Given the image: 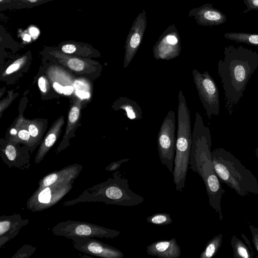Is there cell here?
<instances>
[{"label":"cell","mask_w":258,"mask_h":258,"mask_svg":"<svg viewBox=\"0 0 258 258\" xmlns=\"http://www.w3.org/2000/svg\"><path fill=\"white\" fill-rule=\"evenodd\" d=\"M212 162L219 180L240 196L258 197V180L252 172L229 152L217 149L211 153Z\"/></svg>","instance_id":"obj_3"},{"label":"cell","mask_w":258,"mask_h":258,"mask_svg":"<svg viewBox=\"0 0 258 258\" xmlns=\"http://www.w3.org/2000/svg\"><path fill=\"white\" fill-rule=\"evenodd\" d=\"M75 249L86 255L102 258H124L119 250L92 238L75 237L71 238Z\"/></svg>","instance_id":"obj_10"},{"label":"cell","mask_w":258,"mask_h":258,"mask_svg":"<svg viewBox=\"0 0 258 258\" xmlns=\"http://www.w3.org/2000/svg\"><path fill=\"white\" fill-rule=\"evenodd\" d=\"M258 66L243 62L229 65L219 64V75L225 92L227 107L238 103L251 75Z\"/></svg>","instance_id":"obj_5"},{"label":"cell","mask_w":258,"mask_h":258,"mask_svg":"<svg viewBox=\"0 0 258 258\" xmlns=\"http://www.w3.org/2000/svg\"><path fill=\"white\" fill-rule=\"evenodd\" d=\"M222 243V235L219 234L209 240L201 253L200 258H211L215 257L219 250Z\"/></svg>","instance_id":"obj_19"},{"label":"cell","mask_w":258,"mask_h":258,"mask_svg":"<svg viewBox=\"0 0 258 258\" xmlns=\"http://www.w3.org/2000/svg\"><path fill=\"white\" fill-rule=\"evenodd\" d=\"M83 169L79 164L68 165L59 171L51 173L43 177L39 182V187L43 188L55 184L74 183Z\"/></svg>","instance_id":"obj_13"},{"label":"cell","mask_w":258,"mask_h":258,"mask_svg":"<svg viewBox=\"0 0 258 258\" xmlns=\"http://www.w3.org/2000/svg\"><path fill=\"white\" fill-rule=\"evenodd\" d=\"M233 256L235 258H253L255 253L251 246H247L244 242L234 236L231 240Z\"/></svg>","instance_id":"obj_18"},{"label":"cell","mask_w":258,"mask_h":258,"mask_svg":"<svg viewBox=\"0 0 258 258\" xmlns=\"http://www.w3.org/2000/svg\"><path fill=\"white\" fill-rule=\"evenodd\" d=\"M249 225L252 236L253 243L258 253V229L250 223H249Z\"/></svg>","instance_id":"obj_26"},{"label":"cell","mask_w":258,"mask_h":258,"mask_svg":"<svg viewBox=\"0 0 258 258\" xmlns=\"http://www.w3.org/2000/svg\"><path fill=\"white\" fill-rule=\"evenodd\" d=\"M130 160L129 159H123L119 161H114L111 163L105 168V171L108 172H114L119 169L121 165L124 162H126Z\"/></svg>","instance_id":"obj_25"},{"label":"cell","mask_w":258,"mask_h":258,"mask_svg":"<svg viewBox=\"0 0 258 258\" xmlns=\"http://www.w3.org/2000/svg\"><path fill=\"white\" fill-rule=\"evenodd\" d=\"M29 222V220L23 219L20 214L0 217V249L16 237Z\"/></svg>","instance_id":"obj_12"},{"label":"cell","mask_w":258,"mask_h":258,"mask_svg":"<svg viewBox=\"0 0 258 258\" xmlns=\"http://www.w3.org/2000/svg\"><path fill=\"white\" fill-rule=\"evenodd\" d=\"M116 110H123L127 117L131 120H138L143 117L142 110L136 102L126 97L119 98L113 104Z\"/></svg>","instance_id":"obj_16"},{"label":"cell","mask_w":258,"mask_h":258,"mask_svg":"<svg viewBox=\"0 0 258 258\" xmlns=\"http://www.w3.org/2000/svg\"><path fill=\"white\" fill-rule=\"evenodd\" d=\"M256 157H257V159L258 160V149L256 151Z\"/></svg>","instance_id":"obj_34"},{"label":"cell","mask_w":258,"mask_h":258,"mask_svg":"<svg viewBox=\"0 0 258 258\" xmlns=\"http://www.w3.org/2000/svg\"><path fill=\"white\" fill-rule=\"evenodd\" d=\"M37 251V248L32 245H25L23 246L12 258H28L32 256Z\"/></svg>","instance_id":"obj_23"},{"label":"cell","mask_w":258,"mask_h":258,"mask_svg":"<svg viewBox=\"0 0 258 258\" xmlns=\"http://www.w3.org/2000/svg\"><path fill=\"white\" fill-rule=\"evenodd\" d=\"M27 59V57L24 56L16 60L7 69L5 74H10L18 70L26 62Z\"/></svg>","instance_id":"obj_24"},{"label":"cell","mask_w":258,"mask_h":258,"mask_svg":"<svg viewBox=\"0 0 258 258\" xmlns=\"http://www.w3.org/2000/svg\"><path fill=\"white\" fill-rule=\"evenodd\" d=\"M178 131L173 173L176 190L182 192L190 166L192 132L190 111L183 92L179 91Z\"/></svg>","instance_id":"obj_4"},{"label":"cell","mask_w":258,"mask_h":258,"mask_svg":"<svg viewBox=\"0 0 258 258\" xmlns=\"http://www.w3.org/2000/svg\"><path fill=\"white\" fill-rule=\"evenodd\" d=\"M253 4L255 6H258V0H253Z\"/></svg>","instance_id":"obj_33"},{"label":"cell","mask_w":258,"mask_h":258,"mask_svg":"<svg viewBox=\"0 0 258 258\" xmlns=\"http://www.w3.org/2000/svg\"><path fill=\"white\" fill-rule=\"evenodd\" d=\"M204 16L207 20L212 21H218L221 18L220 15L218 12L215 11L206 12L204 13Z\"/></svg>","instance_id":"obj_27"},{"label":"cell","mask_w":258,"mask_h":258,"mask_svg":"<svg viewBox=\"0 0 258 258\" xmlns=\"http://www.w3.org/2000/svg\"><path fill=\"white\" fill-rule=\"evenodd\" d=\"M74 183L55 184L38 188L27 201V208L32 212L47 210L61 200L72 189Z\"/></svg>","instance_id":"obj_8"},{"label":"cell","mask_w":258,"mask_h":258,"mask_svg":"<svg viewBox=\"0 0 258 258\" xmlns=\"http://www.w3.org/2000/svg\"><path fill=\"white\" fill-rule=\"evenodd\" d=\"M63 117L60 118L50 130L40 145L35 158V162L40 163L48 154L58 139L64 124Z\"/></svg>","instance_id":"obj_15"},{"label":"cell","mask_w":258,"mask_h":258,"mask_svg":"<svg viewBox=\"0 0 258 258\" xmlns=\"http://www.w3.org/2000/svg\"><path fill=\"white\" fill-rule=\"evenodd\" d=\"M54 0H11L9 9L32 8Z\"/></svg>","instance_id":"obj_21"},{"label":"cell","mask_w":258,"mask_h":258,"mask_svg":"<svg viewBox=\"0 0 258 258\" xmlns=\"http://www.w3.org/2000/svg\"><path fill=\"white\" fill-rule=\"evenodd\" d=\"M49 54L58 59L61 63L65 64L74 71L81 72L85 67L86 62L83 60L70 56L57 49L49 51Z\"/></svg>","instance_id":"obj_17"},{"label":"cell","mask_w":258,"mask_h":258,"mask_svg":"<svg viewBox=\"0 0 258 258\" xmlns=\"http://www.w3.org/2000/svg\"><path fill=\"white\" fill-rule=\"evenodd\" d=\"M52 231L55 236L69 239L75 237L114 238L120 234L118 231L101 226L73 220L60 222L53 227Z\"/></svg>","instance_id":"obj_6"},{"label":"cell","mask_w":258,"mask_h":258,"mask_svg":"<svg viewBox=\"0 0 258 258\" xmlns=\"http://www.w3.org/2000/svg\"><path fill=\"white\" fill-rule=\"evenodd\" d=\"M147 253L160 258H179L181 249L176 238L158 240L146 247Z\"/></svg>","instance_id":"obj_14"},{"label":"cell","mask_w":258,"mask_h":258,"mask_svg":"<svg viewBox=\"0 0 258 258\" xmlns=\"http://www.w3.org/2000/svg\"><path fill=\"white\" fill-rule=\"evenodd\" d=\"M11 0H0V10L1 11L9 9Z\"/></svg>","instance_id":"obj_30"},{"label":"cell","mask_w":258,"mask_h":258,"mask_svg":"<svg viewBox=\"0 0 258 258\" xmlns=\"http://www.w3.org/2000/svg\"><path fill=\"white\" fill-rule=\"evenodd\" d=\"M144 201L143 197L130 189L128 180L118 171L112 178L85 190L78 198L66 201L63 205L68 207L79 203L93 202L133 207Z\"/></svg>","instance_id":"obj_2"},{"label":"cell","mask_w":258,"mask_h":258,"mask_svg":"<svg viewBox=\"0 0 258 258\" xmlns=\"http://www.w3.org/2000/svg\"><path fill=\"white\" fill-rule=\"evenodd\" d=\"M82 101L78 99L73 104L69 114L68 124L64 136V139L69 135L70 131L73 129L79 119Z\"/></svg>","instance_id":"obj_20"},{"label":"cell","mask_w":258,"mask_h":258,"mask_svg":"<svg viewBox=\"0 0 258 258\" xmlns=\"http://www.w3.org/2000/svg\"><path fill=\"white\" fill-rule=\"evenodd\" d=\"M176 115L170 111L163 119L158 133V146L161 163L173 175L176 149Z\"/></svg>","instance_id":"obj_7"},{"label":"cell","mask_w":258,"mask_h":258,"mask_svg":"<svg viewBox=\"0 0 258 258\" xmlns=\"http://www.w3.org/2000/svg\"><path fill=\"white\" fill-rule=\"evenodd\" d=\"M211 139L209 129L205 127L201 115L197 112L192 132V144L190 159V169L203 179L210 205L223 219L221 202L223 190L212 162Z\"/></svg>","instance_id":"obj_1"},{"label":"cell","mask_w":258,"mask_h":258,"mask_svg":"<svg viewBox=\"0 0 258 258\" xmlns=\"http://www.w3.org/2000/svg\"><path fill=\"white\" fill-rule=\"evenodd\" d=\"M28 129L32 139L37 138L39 136V129L38 127L35 124H29L28 127Z\"/></svg>","instance_id":"obj_28"},{"label":"cell","mask_w":258,"mask_h":258,"mask_svg":"<svg viewBox=\"0 0 258 258\" xmlns=\"http://www.w3.org/2000/svg\"><path fill=\"white\" fill-rule=\"evenodd\" d=\"M39 86L40 90L43 93L47 92V83L46 80L43 77H41L39 79Z\"/></svg>","instance_id":"obj_29"},{"label":"cell","mask_w":258,"mask_h":258,"mask_svg":"<svg viewBox=\"0 0 258 258\" xmlns=\"http://www.w3.org/2000/svg\"><path fill=\"white\" fill-rule=\"evenodd\" d=\"M148 223L157 225H165L171 224L173 219L169 214L157 213L146 218Z\"/></svg>","instance_id":"obj_22"},{"label":"cell","mask_w":258,"mask_h":258,"mask_svg":"<svg viewBox=\"0 0 258 258\" xmlns=\"http://www.w3.org/2000/svg\"><path fill=\"white\" fill-rule=\"evenodd\" d=\"M192 74L197 92L206 111L208 118L210 119L212 115L218 116L219 94L214 80L207 71L202 74L198 70L193 69Z\"/></svg>","instance_id":"obj_9"},{"label":"cell","mask_w":258,"mask_h":258,"mask_svg":"<svg viewBox=\"0 0 258 258\" xmlns=\"http://www.w3.org/2000/svg\"><path fill=\"white\" fill-rule=\"evenodd\" d=\"M166 42L173 45H176L177 46L178 40L176 37L174 36H169L166 38Z\"/></svg>","instance_id":"obj_31"},{"label":"cell","mask_w":258,"mask_h":258,"mask_svg":"<svg viewBox=\"0 0 258 258\" xmlns=\"http://www.w3.org/2000/svg\"><path fill=\"white\" fill-rule=\"evenodd\" d=\"M249 40L251 43L258 44V36H251L249 38Z\"/></svg>","instance_id":"obj_32"},{"label":"cell","mask_w":258,"mask_h":258,"mask_svg":"<svg viewBox=\"0 0 258 258\" xmlns=\"http://www.w3.org/2000/svg\"><path fill=\"white\" fill-rule=\"evenodd\" d=\"M1 157L9 168H18L22 171L28 170L30 166L28 151L22 149L16 144L7 142L1 146Z\"/></svg>","instance_id":"obj_11"}]
</instances>
